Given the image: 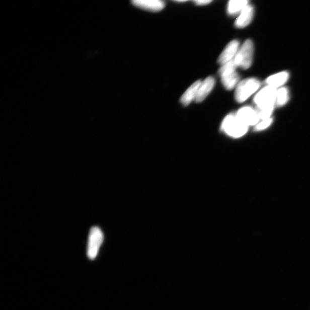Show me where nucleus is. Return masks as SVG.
I'll return each instance as SVG.
<instances>
[{
	"instance_id": "0eeeda50",
	"label": "nucleus",
	"mask_w": 310,
	"mask_h": 310,
	"mask_svg": "<svg viewBox=\"0 0 310 310\" xmlns=\"http://www.w3.org/2000/svg\"><path fill=\"white\" fill-rule=\"evenodd\" d=\"M240 49V43L238 40H232L224 49L218 59L219 64L223 65L230 61L234 60Z\"/></svg>"
},
{
	"instance_id": "f8f14e48",
	"label": "nucleus",
	"mask_w": 310,
	"mask_h": 310,
	"mask_svg": "<svg viewBox=\"0 0 310 310\" xmlns=\"http://www.w3.org/2000/svg\"><path fill=\"white\" fill-rule=\"evenodd\" d=\"M202 81L198 80L196 81L193 85L187 89V91L182 95L181 99V103L183 105H189L193 100H195L197 97L200 85Z\"/></svg>"
},
{
	"instance_id": "9d476101",
	"label": "nucleus",
	"mask_w": 310,
	"mask_h": 310,
	"mask_svg": "<svg viewBox=\"0 0 310 310\" xmlns=\"http://www.w3.org/2000/svg\"><path fill=\"white\" fill-rule=\"evenodd\" d=\"M215 85V80L213 76L207 77L202 82L198 90L197 97L195 98L196 103H201L209 95L213 90Z\"/></svg>"
},
{
	"instance_id": "6e6552de",
	"label": "nucleus",
	"mask_w": 310,
	"mask_h": 310,
	"mask_svg": "<svg viewBox=\"0 0 310 310\" xmlns=\"http://www.w3.org/2000/svg\"><path fill=\"white\" fill-rule=\"evenodd\" d=\"M236 116L247 125H255L258 123L260 118L255 110L251 107L241 108L236 114Z\"/></svg>"
},
{
	"instance_id": "a211bd4d",
	"label": "nucleus",
	"mask_w": 310,
	"mask_h": 310,
	"mask_svg": "<svg viewBox=\"0 0 310 310\" xmlns=\"http://www.w3.org/2000/svg\"><path fill=\"white\" fill-rule=\"evenodd\" d=\"M194 2L197 6H205L211 3L212 1L211 0H197Z\"/></svg>"
},
{
	"instance_id": "1a4fd4ad",
	"label": "nucleus",
	"mask_w": 310,
	"mask_h": 310,
	"mask_svg": "<svg viewBox=\"0 0 310 310\" xmlns=\"http://www.w3.org/2000/svg\"><path fill=\"white\" fill-rule=\"evenodd\" d=\"M132 3L142 10L153 12L161 11L165 7V3L161 0H134Z\"/></svg>"
},
{
	"instance_id": "f03ea898",
	"label": "nucleus",
	"mask_w": 310,
	"mask_h": 310,
	"mask_svg": "<svg viewBox=\"0 0 310 310\" xmlns=\"http://www.w3.org/2000/svg\"><path fill=\"white\" fill-rule=\"evenodd\" d=\"M260 82L256 79H247L237 86L235 99L239 103H244L260 88Z\"/></svg>"
},
{
	"instance_id": "ddd939ff",
	"label": "nucleus",
	"mask_w": 310,
	"mask_h": 310,
	"mask_svg": "<svg viewBox=\"0 0 310 310\" xmlns=\"http://www.w3.org/2000/svg\"><path fill=\"white\" fill-rule=\"evenodd\" d=\"M288 79L289 73L287 71H282L268 77L266 83L268 86L276 89L285 84Z\"/></svg>"
},
{
	"instance_id": "423d86ee",
	"label": "nucleus",
	"mask_w": 310,
	"mask_h": 310,
	"mask_svg": "<svg viewBox=\"0 0 310 310\" xmlns=\"http://www.w3.org/2000/svg\"><path fill=\"white\" fill-rule=\"evenodd\" d=\"M277 90L270 87H265L254 98L256 107L264 108L275 105Z\"/></svg>"
},
{
	"instance_id": "39448f33",
	"label": "nucleus",
	"mask_w": 310,
	"mask_h": 310,
	"mask_svg": "<svg viewBox=\"0 0 310 310\" xmlns=\"http://www.w3.org/2000/svg\"><path fill=\"white\" fill-rule=\"evenodd\" d=\"M104 239L103 232L99 227L93 226L91 228L89 235L87 250L89 259L93 260L97 258Z\"/></svg>"
},
{
	"instance_id": "20e7f679",
	"label": "nucleus",
	"mask_w": 310,
	"mask_h": 310,
	"mask_svg": "<svg viewBox=\"0 0 310 310\" xmlns=\"http://www.w3.org/2000/svg\"><path fill=\"white\" fill-rule=\"evenodd\" d=\"M254 52V43L251 40H247L240 48L234 59L237 67L243 69L250 68L252 63Z\"/></svg>"
},
{
	"instance_id": "6ab92c4d",
	"label": "nucleus",
	"mask_w": 310,
	"mask_h": 310,
	"mask_svg": "<svg viewBox=\"0 0 310 310\" xmlns=\"http://www.w3.org/2000/svg\"><path fill=\"white\" fill-rule=\"evenodd\" d=\"M177 2H178V3H185V2H186V1H177Z\"/></svg>"
},
{
	"instance_id": "2eb2a0df",
	"label": "nucleus",
	"mask_w": 310,
	"mask_h": 310,
	"mask_svg": "<svg viewBox=\"0 0 310 310\" xmlns=\"http://www.w3.org/2000/svg\"><path fill=\"white\" fill-rule=\"evenodd\" d=\"M289 100V91L287 88H282L277 90L275 105L282 107L286 104Z\"/></svg>"
},
{
	"instance_id": "dca6fc26",
	"label": "nucleus",
	"mask_w": 310,
	"mask_h": 310,
	"mask_svg": "<svg viewBox=\"0 0 310 310\" xmlns=\"http://www.w3.org/2000/svg\"><path fill=\"white\" fill-rule=\"evenodd\" d=\"M274 107L275 106L264 108L256 107L255 111L258 114L260 119L266 120L270 118Z\"/></svg>"
},
{
	"instance_id": "4468645a",
	"label": "nucleus",
	"mask_w": 310,
	"mask_h": 310,
	"mask_svg": "<svg viewBox=\"0 0 310 310\" xmlns=\"http://www.w3.org/2000/svg\"><path fill=\"white\" fill-rule=\"evenodd\" d=\"M247 0H231L228 3L227 13L230 15H235L241 13L244 8L248 5Z\"/></svg>"
},
{
	"instance_id": "f3484780",
	"label": "nucleus",
	"mask_w": 310,
	"mask_h": 310,
	"mask_svg": "<svg viewBox=\"0 0 310 310\" xmlns=\"http://www.w3.org/2000/svg\"><path fill=\"white\" fill-rule=\"evenodd\" d=\"M272 122V118H268V119L264 120L262 122H261L260 123L258 124L256 126V130H262L265 129H266L270 126Z\"/></svg>"
},
{
	"instance_id": "f257e3e1",
	"label": "nucleus",
	"mask_w": 310,
	"mask_h": 310,
	"mask_svg": "<svg viewBox=\"0 0 310 310\" xmlns=\"http://www.w3.org/2000/svg\"><path fill=\"white\" fill-rule=\"evenodd\" d=\"M236 64L234 59L222 65L219 70V74L221 77V81L224 87L228 91H231L239 83L240 76L236 71Z\"/></svg>"
},
{
	"instance_id": "7ed1b4c3",
	"label": "nucleus",
	"mask_w": 310,
	"mask_h": 310,
	"mask_svg": "<svg viewBox=\"0 0 310 310\" xmlns=\"http://www.w3.org/2000/svg\"><path fill=\"white\" fill-rule=\"evenodd\" d=\"M221 128L229 136L237 138L244 136L247 132L248 126L241 121L236 115H229L223 120Z\"/></svg>"
},
{
	"instance_id": "9b49d317",
	"label": "nucleus",
	"mask_w": 310,
	"mask_h": 310,
	"mask_svg": "<svg viewBox=\"0 0 310 310\" xmlns=\"http://www.w3.org/2000/svg\"><path fill=\"white\" fill-rule=\"evenodd\" d=\"M254 15V8L250 4L245 7L241 12L239 18L237 19L235 26L239 28L246 27L250 24Z\"/></svg>"
}]
</instances>
